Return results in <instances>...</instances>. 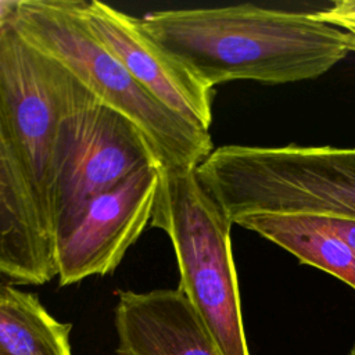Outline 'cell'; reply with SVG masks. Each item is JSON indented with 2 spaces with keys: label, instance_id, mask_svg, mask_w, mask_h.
<instances>
[{
  "label": "cell",
  "instance_id": "1",
  "mask_svg": "<svg viewBox=\"0 0 355 355\" xmlns=\"http://www.w3.org/2000/svg\"><path fill=\"white\" fill-rule=\"evenodd\" d=\"M139 25L212 89L232 80L315 79L349 53L345 33L315 12L255 4L154 11L139 18Z\"/></svg>",
  "mask_w": 355,
  "mask_h": 355
},
{
  "label": "cell",
  "instance_id": "2",
  "mask_svg": "<svg viewBox=\"0 0 355 355\" xmlns=\"http://www.w3.org/2000/svg\"><path fill=\"white\" fill-rule=\"evenodd\" d=\"M11 24L94 97L130 119L154 148L161 169H196L212 153L209 130L154 98L97 42L82 17L80 0H19Z\"/></svg>",
  "mask_w": 355,
  "mask_h": 355
},
{
  "label": "cell",
  "instance_id": "3",
  "mask_svg": "<svg viewBox=\"0 0 355 355\" xmlns=\"http://www.w3.org/2000/svg\"><path fill=\"white\" fill-rule=\"evenodd\" d=\"M196 176L232 225L250 214L355 219V147L226 144Z\"/></svg>",
  "mask_w": 355,
  "mask_h": 355
},
{
  "label": "cell",
  "instance_id": "4",
  "mask_svg": "<svg viewBox=\"0 0 355 355\" xmlns=\"http://www.w3.org/2000/svg\"><path fill=\"white\" fill-rule=\"evenodd\" d=\"M150 226L169 237L179 288L220 355H251L244 331L232 222L202 187L196 169H161Z\"/></svg>",
  "mask_w": 355,
  "mask_h": 355
},
{
  "label": "cell",
  "instance_id": "5",
  "mask_svg": "<svg viewBox=\"0 0 355 355\" xmlns=\"http://www.w3.org/2000/svg\"><path fill=\"white\" fill-rule=\"evenodd\" d=\"M67 69V68H65ZM159 161L143 132L68 69L62 87L53 245L97 196Z\"/></svg>",
  "mask_w": 355,
  "mask_h": 355
},
{
  "label": "cell",
  "instance_id": "6",
  "mask_svg": "<svg viewBox=\"0 0 355 355\" xmlns=\"http://www.w3.org/2000/svg\"><path fill=\"white\" fill-rule=\"evenodd\" d=\"M65 75V67L29 44L11 21L0 29V125L51 243Z\"/></svg>",
  "mask_w": 355,
  "mask_h": 355
},
{
  "label": "cell",
  "instance_id": "7",
  "mask_svg": "<svg viewBox=\"0 0 355 355\" xmlns=\"http://www.w3.org/2000/svg\"><path fill=\"white\" fill-rule=\"evenodd\" d=\"M159 166L146 165L118 186L94 197L54 241L60 286L112 273L126 251L150 226Z\"/></svg>",
  "mask_w": 355,
  "mask_h": 355
},
{
  "label": "cell",
  "instance_id": "8",
  "mask_svg": "<svg viewBox=\"0 0 355 355\" xmlns=\"http://www.w3.org/2000/svg\"><path fill=\"white\" fill-rule=\"evenodd\" d=\"M82 17L97 42L154 98L190 123L209 130L215 89L155 44L139 18L100 0H80Z\"/></svg>",
  "mask_w": 355,
  "mask_h": 355
},
{
  "label": "cell",
  "instance_id": "9",
  "mask_svg": "<svg viewBox=\"0 0 355 355\" xmlns=\"http://www.w3.org/2000/svg\"><path fill=\"white\" fill-rule=\"evenodd\" d=\"M114 324L118 355H220L179 287L119 290Z\"/></svg>",
  "mask_w": 355,
  "mask_h": 355
},
{
  "label": "cell",
  "instance_id": "10",
  "mask_svg": "<svg viewBox=\"0 0 355 355\" xmlns=\"http://www.w3.org/2000/svg\"><path fill=\"white\" fill-rule=\"evenodd\" d=\"M0 276L40 286L57 276L54 247L28 179L0 125Z\"/></svg>",
  "mask_w": 355,
  "mask_h": 355
},
{
  "label": "cell",
  "instance_id": "11",
  "mask_svg": "<svg viewBox=\"0 0 355 355\" xmlns=\"http://www.w3.org/2000/svg\"><path fill=\"white\" fill-rule=\"evenodd\" d=\"M233 225L251 230L294 255L301 263L324 270L355 290V251L327 230L315 214H250Z\"/></svg>",
  "mask_w": 355,
  "mask_h": 355
},
{
  "label": "cell",
  "instance_id": "12",
  "mask_svg": "<svg viewBox=\"0 0 355 355\" xmlns=\"http://www.w3.org/2000/svg\"><path fill=\"white\" fill-rule=\"evenodd\" d=\"M71 329L35 294L0 282V344L10 355H72Z\"/></svg>",
  "mask_w": 355,
  "mask_h": 355
},
{
  "label": "cell",
  "instance_id": "13",
  "mask_svg": "<svg viewBox=\"0 0 355 355\" xmlns=\"http://www.w3.org/2000/svg\"><path fill=\"white\" fill-rule=\"evenodd\" d=\"M324 22L338 28L347 36L349 53H355V0H340L315 11Z\"/></svg>",
  "mask_w": 355,
  "mask_h": 355
},
{
  "label": "cell",
  "instance_id": "14",
  "mask_svg": "<svg viewBox=\"0 0 355 355\" xmlns=\"http://www.w3.org/2000/svg\"><path fill=\"white\" fill-rule=\"evenodd\" d=\"M18 3L19 0H0V29L12 19Z\"/></svg>",
  "mask_w": 355,
  "mask_h": 355
},
{
  "label": "cell",
  "instance_id": "15",
  "mask_svg": "<svg viewBox=\"0 0 355 355\" xmlns=\"http://www.w3.org/2000/svg\"><path fill=\"white\" fill-rule=\"evenodd\" d=\"M0 355H10L8 352H7V349L0 344Z\"/></svg>",
  "mask_w": 355,
  "mask_h": 355
},
{
  "label": "cell",
  "instance_id": "16",
  "mask_svg": "<svg viewBox=\"0 0 355 355\" xmlns=\"http://www.w3.org/2000/svg\"><path fill=\"white\" fill-rule=\"evenodd\" d=\"M349 355H355V344H354V347H352V349H351Z\"/></svg>",
  "mask_w": 355,
  "mask_h": 355
}]
</instances>
